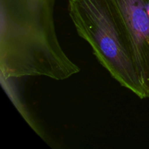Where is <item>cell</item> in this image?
<instances>
[{
    "label": "cell",
    "mask_w": 149,
    "mask_h": 149,
    "mask_svg": "<svg viewBox=\"0 0 149 149\" xmlns=\"http://www.w3.org/2000/svg\"><path fill=\"white\" fill-rule=\"evenodd\" d=\"M56 0H1V80L44 77L62 81L80 67L61 47L55 23Z\"/></svg>",
    "instance_id": "1"
},
{
    "label": "cell",
    "mask_w": 149,
    "mask_h": 149,
    "mask_svg": "<svg viewBox=\"0 0 149 149\" xmlns=\"http://www.w3.org/2000/svg\"><path fill=\"white\" fill-rule=\"evenodd\" d=\"M119 68L149 98V0H91Z\"/></svg>",
    "instance_id": "2"
}]
</instances>
